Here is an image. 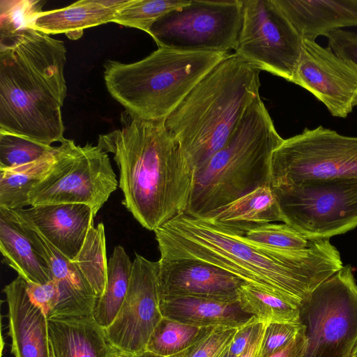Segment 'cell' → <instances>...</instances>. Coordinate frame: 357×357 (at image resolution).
<instances>
[{
	"instance_id": "6da1fadb",
	"label": "cell",
	"mask_w": 357,
	"mask_h": 357,
	"mask_svg": "<svg viewBox=\"0 0 357 357\" xmlns=\"http://www.w3.org/2000/svg\"><path fill=\"white\" fill-rule=\"evenodd\" d=\"M153 231L160 259L208 263L301 307L320 284L343 267L329 239L314 240L303 250H278L275 256L243 236L185 213Z\"/></svg>"
},
{
	"instance_id": "7a4b0ae2",
	"label": "cell",
	"mask_w": 357,
	"mask_h": 357,
	"mask_svg": "<svg viewBox=\"0 0 357 357\" xmlns=\"http://www.w3.org/2000/svg\"><path fill=\"white\" fill-rule=\"evenodd\" d=\"M121 124L100 135L98 145L114 155L122 204L143 227L154 231L185 212L193 171L165 121L125 112Z\"/></svg>"
},
{
	"instance_id": "3957f363",
	"label": "cell",
	"mask_w": 357,
	"mask_h": 357,
	"mask_svg": "<svg viewBox=\"0 0 357 357\" xmlns=\"http://www.w3.org/2000/svg\"><path fill=\"white\" fill-rule=\"evenodd\" d=\"M66 54L63 41L36 30L0 48V132L46 146L66 139Z\"/></svg>"
},
{
	"instance_id": "277c9868",
	"label": "cell",
	"mask_w": 357,
	"mask_h": 357,
	"mask_svg": "<svg viewBox=\"0 0 357 357\" xmlns=\"http://www.w3.org/2000/svg\"><path fill=\"white\" fill-rule=\"evenodd\" d=\"M259 70L235 53L206 74L165 121L192 171L229 140L259 96Z\"/></svg>"
},
{
	"instance_id": "5b68a950",
	"label": "cell",
	"mask_w": 357,
	"mask_h": 357,
	"mask_svg": "<svg viewBox=\"0 0 357 357\" xmlns=\"http://www.w3.org/2000/svg\"><path fill=\"white\" fill-rule=\"evenodd\" d=\"M282 140L259 98L227 143L193 171L185 213L204 218L257 188L271 186L272 154Z\"/></svg>"
},
{
	"instance_id": "8992f818",
	"label": "cell",
	"mask_w": 357,
	"mask_h": 357,
	"mask_svg": "<svg viewBox=\"0 0 357 357\" xmlns=\"http://www.w3.org/2000/svg\"><path fill=\"white\" fill-rule=\"evenodd\" d=\"M229 54L158 48L131 63L107 60L105 86L125 112L146 121H165L195 86Z\"/></svg>"
},
{
	"instance_id": "52a82bcc",
	"label": "cell",
	"mask_w": 357,
	"mask_h": 357,
	"mask_svg": "<svg viewBox=\"0 0 357 357\" xmlns=\"http://www.w3.org/2000/svg\"><path fill=\"white\" fill-rule=\"evenodd\" d=\"M271 188L282 222L308 239H329L357 227V178Z\"/></svg>"
},
{
	"instance_id": "ba28073f",
	"label": "cell",
	"mask_w": 357,
	"mask_h": 357,
	"mask_svg": "<svg viewBox=\"0 0 357 357\" xmlns=\"http://www.w3.org/2000/svg\"><path fill=\"white\" fill-rule=\"evenodd\" d=\"M300 321L307 338L304 357H350L357 344V284L350 265L312 292Z\"/></svg>"
},
{
	"instance_id": "9c48e42d",
	"label": "cell",
	"mask_w": 357,
	"mask_h": 357,
	"mask_svg": "<svg viewBox=\"0 0 357 357\" xmlns=\"http://www.w3.org/2000/svg\"><path fill=\"white\" fill-rule=\"evenodd\" d=\"M335 178H357V137L319 126L283 139L273 152L271 186Z\"/></svg>"
},
{
	"instance_id": "30bf717a",
	"label": "cell",
	"mask_w": 357,
	"mask_h": 357,
	"mask_svg": "<svg viewBox=\"0 0 357 357\" xmlns=\"http://www.w3.org/2000/svg\"><path fill=\"white\" fill-rule=\"evenodd\" d=\"M58 164L52 174L29 195L30 206L82 204L95 215L119 187L108 153L98 145L84 146L65 139L60 143Z\"/></svg>"
},
{
	"instance_id": "8fae6325",
	"label": "cell",
	"mask_w": 357,
	"mask_h": 357,
	"mask_svg": "<svg viewBox=\"0 0 357 357\" xmlns=\"http://www.w3.org/2000/svg\"><path fill=\"white\" fill-rule=\"evenodd\" d=\"M242 21V0H190L158 20L149 34L158 47L228 53L236 47Z\"/></svg>"
},
{
	"instance_id": "7c38bea8",
	"label": "cell",
	"mask_w": 357,
	"mask_h": 357,
	"mask_svg": "<svg viewBox=\"0 0 357 357\" xmlns=\"http://www.w3.org/2000/svg\"><path fill=\"white\" fill-rule=\"evenodd\" d=\"M243 21L235 54L259 70L291 82L302 39L275 0H242Z\"/></svg>"
},
{
	"instance_id": "4fadbf2b",
	"label": "cell",
	"mask_w": 357,
	"mask_h": 357,
	"mask_svg": "<svg viewBox=\"0 0 357 357\" xmlns=\"http://www.w3.org/2000/svg\"><path fill=\"white\" fill-rule=\"evenodd\" d=\"M158 270V261L136 254L123 303L112 324L104 329L116 349L134 356L144 352L151 334L162 319Z\"/></svg>"
},
{
	"instance_id": "5bb4252c",
	"label": "cell",
	"mask_w": 357,
	"mask_h": 357,
	"mask_svg": "<svg viewBox=\"0 0 357 357\" xmlns=\"http://www.w3.org/2000/svg\"><path fill=\"white\" fill-rule=\"evenodd\" d=\"M291 82L312 93L334 116L345 118L357 106V65L315 41L302 40Z\"/></svg>"
},
{
	"instance_id": "9a60e30c",
	"label": "cell",
	"mask_w": 357,
	"mask_h": 357,
	"mask_svg": "<svg viewBox=\"0 0 357 357\" xmlns=\"http://www.w3.org/2000/svg\"><path fill=\"white\" fill-rule=\"evenodd\" d=\"M158 261L160 301L199 297L237 301L238 289L247 283L228 271L199 260L160 258Z\"/></svg>"
},
{
	"instance_id": "2e32d148",
	"label": "cell",
	"mask_w": 357,
	"mask_h": 357,
	"mask_svg": "<svg viewBox=\"0 0 357 357\" xmlns=\"http://www.w3.org/2000/svg\"><path fill=\"white\" fill-rule=\"evenodd\" d=\"M8 210L46 261L52 280L57 284L59 302L48 319L93 318L96 295L74 263L60 253L18 209Z\"/></svg>"
},
{
	"instance_id": "e0dca14e",
	"label": "cell",
	"mask_w": 357,
	"mask_h": 357,
	"mask_svg": "<svg viewBox=\"0 0 357 357\" xmlns=\"http://www.w3.org/2000/svg\"><path fill=\"white\" fill-rule=\"evenodd\" d=\"M8 304V334L15 357H50L47 319L26 291V280L18 275L4 287Z\"/></svg>"
},
{
	"instance_id": "ac0fdd59",
	"label": "cell",
	"mask_w": 357,
	"mask_h": 357,
	"mask_svg": "<svg viewBox=\"0 0 357 357\" xmlns=\"http://www.w3.org/2000/svg\"><path fill=\"white\" fill-rule=\"evenodd\" d=\"M18 210L70 261L82 249L96 217L90 206L82 204L38 205Z\"/></svg>"
},
{
	"instance_id": "d6986e66",
	"label": "cell",
	"mask_w": 357,
	"mask_h": 357,
	"mask_svg": "<svg viewBox=\"0 0 357 357\" xmlns=\"http://www.w3.org/2000/svg\"><path fill=\"white\" fill-rule=\"evenodd\" d=\"M302 40L357 26V0H275Z\"/></svg>"
},
{
	"instance_id": "ffe728a7",
	"label": "cell",
	"mask_w": 357,
	"mask_h": 357,
	"mask_svg": "<svg viewBox=\"0 0 357 357\" xmlns=\"http://www.w3.org/2000/svg\"><path fill=\"white\" fill-rule=\"evenodd\" d=\"M132 0H81L65 8L43 11L34 29L47 35L63 33L71 40L81 38L86 29L112 22Z\"/></svg>"
},
{
	"instance_id": "44dd1931",
	"label": "cell",
	"mask_w": 357,
	"mask_h": 357,
	"mask_svg": "<svg viewBox=\"0 0 357 357\" xmlns=\"http://www.w3.org/2000/svg\"><path fill=\"white\" fill-rule=\"evenodd\" d=\"M201 219L225 231L239 236L273 222H282L271 186L257 188Z\"/></svg>"
},
{
	"instance_id": "7402d4cb",
	"label": "cell",
	"mask_w": 357,
	"mask_h": 357,
	"mask_svg": "<svg viewBox=\"0 0 357 357\" xmlns=\"http://www.w3.org/2000/svg\"><path fill=\"white\" fill-rule=\"evenodd\" d=\"M160 310L163 317L200 327L241 328L255 319L242 310L238 301L179 297L160 301Z\"/></svg>"
},
{
	"instance_id": "603a6c76",
	"label": "cell",
	"mask_w": 357,
	"mask_h": 357,
	"mask_svg": "<svg viewBox=\"0 0 357 357\" xmlns=\"http://www.w3.org/2000/svg\"><path fill=\"white\" fill-rule=\"evenodd\" d=\"M54 357H109L115 349L92 318L47 319Z\"/></svg>"
},
{
	"instance_id": "cb8c5ba5",
	"label": "cell",
	"mask_w": 357,
	"mask_h": 357,
	"mask_svg": "<svg viewBox=\"0 0 357 357\" xmlns=\"http://www.w3.org/2000/svg\"><path fill=\"white\" fill-rule=\"evenodd\" d=\"M0 250L3 262L26 281L43 284L52 280L46 261L10 211L3 207H0Z\"/></svg>"
},
{
	"instance_id": "d4e9b609",
	"label": "cell",
	"mask_w": 357,
	"mask_h": 357,
	"mask_svg": "<svg viewBox=\"0 0 357 357\" xmlns=\"http://www.w3.org/2000/svg\"><path fill=\"white\" fill-rule=\"evenodd\" d=\"M60 153L59 145L33 162L14 169L0 170V207L22 209L30 206V192L54 170Z\"/></svg>"
},
{
	"instance_id": "484cf974",
	"label": "cell",
	"mask_w": 357,
	"mask_h": 357,
	"mask_svg": "<svg viewBox=\"0 0 357 357\" xmlns=\"http://www.w3.org/2000/svg\"><path fill=\"white\" fill-rule=\"evenodd\" d=\"M132 261L121 245L114 247L108 261L105 291L96 302L93 317L103 329L112 324L125 300L130 279Z\"/></svg>"
},
{
	"instance_id": "4316f807",
	"label": "cell",
	"mask_w": 357,
	"mask_h": 357,
	"mask_svg": "<svg viewBox=\"0 0 357 357\" xmlns=\"http://www.w3.org/2000/svg\"><path fill=\"white\" fill-rule=\"evenodd\" d=\"M242 310L255 317L258 322H300L301 306L286 298L246 283L238 291Z\"/></svg>"
},
{
	"instance_id": "83f0119b",
	"label": "cell",
	"mask_w": 357,
	"mask_h": 357,
	"mask_svg": "<svg viewBox=\"0 0 357 357\" xmlns=\"http://www.w3.org/2000/svg\"><path fill=\"white\" fill-rule=\"evenodd\" d=\"M218 327L195 326L162 317L151 334L144 351L169 357L187 349Z\"/></svg>"
},
{
	"instance_id": "f1b7e54d",
	"label": "cell",
	"mask_w": 357,
	"mask_h": 357,
	"mask_svg": "<svg viewBox=\"0 0 357 357\" xmlns=\"http://www.w3.org/2000/svg\"><path fill=\"white\" fill-rule=\"evenodd\" d=\"M72 261L91 285L98 299L105 291L107 279L108 261L102 222L91 227L82 249Z\"/></svg>"
},
{
	"instance_id": "f546056e",
	"label": "cell",
	"mask_w": 357,
	"mask_h": 357,
	"mask_svg": "<svg viewBox=\"0 0 357 357\" xmlns=\"http://www.w3.org/2000/svg\"><path fill=\"white\" fill-rule=\"evenodd\" d=\"M45 1H0V48L10 46L34 29Z\"/></svg>"
},
{
	"instance_id": "4dcf8cb0",
	"label": "cell",
	"mask_w": 357,
	"mask_h": 357,
	"mask_svg": "<svg viewBox=\"0 0 357 357\" xmlns=\"http://www.w3.org/2000/svg\"><path fill=\"white\" fill-rule=\"evenodd\" d=\"M190 2V0H132L116 14L112 22L149 33L158 20Z\"/></svg>"
},
{
	"instance_id": "1f68e13d",
	"label": "cell",
	"mask_w": 357,
	"mask_h": 357,
	"mask_svg": "<svg viewBox=\"0 0 357 357\" xmlns=\"http://www.w3.org/2000/svg\"><path fill=\"white\" fill-rule=\"evenodd\" d=\"M243 237L253 245L277 250H303L314 240L308 239L286 223H269L247 232Z\"/></svg>"
},
{
	"instance_id": "d6a6232c",
	"label": "cell",
	"mask_w": 357,
	"mask_h": 357,
	"mask_svg": "<svg viewBox=\"0 0 357 357\" xmlns=\"http://www.w3.org/2000/svg\"><path fill=\"white\" fill-rule=\"evenodd\" d=\"M53 147L0 132V170L33 162L51 151Z\"/></svg>"
},
{
	"instance_id": "836d02e7",
	"label": "cell",
	"mask_w": 357,
	"mask_h": 357,
	"mask_svg": "<svg viewBox=\"0 0 357 357\" xmlns=\"http://www.w3.org/2000/svg\"><path fill=\"white\" fill-rule=\"evenodd\" d=\"M238 328L218 327L187 349L169 357H225Z\"/></svg>"
},
{
	"instance_id": "e575fe53",
	"label": "cell",
	"mask_w": 357,
	"mask_h": 357,
	"mask_svg": "<svg viewBox=\"0 0 357 357\" xmlns=\"http://www.w3.org/2000/svg\"><path fill=\"white\" fill-rule=\"evenodd\" d=\"M304 327L301 321L266 324L261 357H269L284 347Z\"/></svg>"
},
{
	"instance_id": "d590c367",
	"label": "cell",
	"mask_w": 357,
	"mask_h": 357,
	"mask_svg": "<svg viewBox=\"0 0 357 357\" xmlns=\"http://www.w3.org/2000/svg\"><path fill=\"white\" fill-rule=\"evenodd\" d=\"M26 291L31 301L42 309L48 319L56 307L59 293L54 280L43 284H36L26 280Z\"/></svg>"
},
{
	"instance_id": "8d00e7d4",
	"label": "cell",
	"mask_w": 357,
	"mask_h": 357,
	"mask_svg": "<svg viewBox=\"0 0 357 357\" xmlns=\"http://www.w3.org/2000/svg\"><path fill=\"white\" fill-rule=\"evenodd\" d=\"M307 347L305 327L284 347L269 357H304Z\"/></svg>"
},
{
	"instance_id": "74e56055",
	"label": "cell",
	"mask_w": 357,
	"mask_h": 357,
	"mask_svg": "<svg viewBox=\"0 0 357 357\" xmlns=\"http://www.w3.org/2000/svg\"><path fill=\"white\" fill-rule=\"evenodd\" d=\"M257 322L255 318L238 328L229 350L232 356L238 357L245 351L250 341Z\"/></svg>"
},
{
	"instance_id": "f35d334b",
	"label": "cell",
	"mask_w": 357,
	"mask_h": 357,
	"mask_svg": "<svg viewBox=\"0 0 357 357\" xmlns=\"http://www.w3.org/2000/svg\"><path fill=\"white\" fill-rule=\"evenodd\" d=\"M266 324L257 322L245 351L238 357H261Z\"/></svg>"
},
{
	"instance_id": "ab89813d",
	"label": "cell",
	"mask_w": 357,
	"mask_h": 357,
	"mask_svg": "<svg viewBox=\"0 0 357 357\" xmlns=\"http://www.w3.org/2000/svg\"><path fill=\"white\" fill-rule=\"evenodd\" d=\"M109 357H135V356L115 349Z\"/></svg>"
},
{
	"instance_id": "60d3db41",
	"label": "cell",
	"mask_w": 357,
	"mask_h": 357,
	"mask_svg": "<svg viewBox=\"0 0 357 357\" xmlns=\"http://www.w3.org/2000/svg\"><path fill=\"white\" fill-rule=\"evenodd\" d=\"M135 357H164L161 356H158L148 351H144L140 354L135 355Z\"/></svg>"
},
{
	"instance_id": "b9f144b4",
	"label": "cell",
	"mask_w": 357,
	"mask_h": 357,
	"mask_svg": "<svg viewBox=\"0 0 357 357\" xmlns=\"http://www.w3.org/2000/svg\"><path fill=\"white\" fill-rule=\"evenodd\" d=\"M350 357H357V344L353 349Z\"/></svg>"
},
{
	"instance_id": "7bdbcfd3",
	"label": "cell",
	"mask_w": 357,
	"mask_h": 357,
	"mask_svg": "<svg viewBox=\"0 0 357 357\" xmlns=\"http://www.w3.org/2000/svg\"><path fill=\"white\" fill-rule=\"evenodd\" d=\"M50 357H54L51 344H50Z\"/></svg>"
},
{
	"instance_id": "ee69618b",
	"label": "cell",
	"mask_w": 357,
	"mask_h": 357,
	"mask_svg": "<svg viewBox=\"0 0 357 357\" xmlns=\"http://www.w3.org/2000/svg\"><path fill=\"white\" fill-rule=\"evenodd\" d=\"M225 357H234V356H232L229 351L227 352V354L225 355Z\"/></svg>"
}]
</instances>
